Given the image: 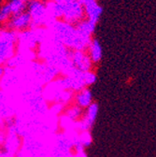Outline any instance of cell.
I'll return each mask as SVG.
<instances>
[{
  "instance_id": "6da1fadb",
  "label": "cell",
  "mask_w": 156,
  "mask_h": 157,
  "mask_svg": "<svg viewBox=\"0 0 156 157\" xmlns=\"http://www.w3.org/2000/svg\"><path fill=\"white\" fill-rule=\"evenodd\" d=\"M82 51H84L87 53L93 65H97L100 62L102 58V49L97 39L92 38L88 46L85 48V50Z\"/></svg>"
},
{
  "instance_id": "7a4b0ae2",
  "label": "cell",
  "mask_w": 156,
  "mask_h": 157,
  "mask_svg": "<svg viewBox=\"0 0 156 157\" xmlns=\"http://www.w3.org/2000/svg\"><path fill=\"white\" fill-rule=\"evenodd\" d=\"M83 5H84V13L87 17V20H89L93 24L96 25L102 13V8L95 2V0L94 1L85 3Z\"/></svg>"
},
{
  "instance_id": "3957f363",
  "label": "cell",
  "mask_w": 156,
  "mask_h": 157,
  "mask_svg": "<svg viewBox=\"0 0 156 157\" xmlns=\"http://www.w3.org/2000/svg\"><path fill=\"white\" fill-rule=\"evenodd\" d=\"M12 136L15 141V145L12 151V157H21L22 152L26 144V137L22 132L18 130H14Z\"/></svg>"
},
{
  "instance_id": "277c9868",
  "label": "cell",
  "mask_w": 156,
  "mask_h": 157,
  "mask_svg": "<svg viewBox=\"0 0 156 157\" xmlns=\"http://www.w3.org/2000/svg\"><path fill=\"white\" fill-rule=\"evenodd\" d=\"M14 129L10 124L7 114L0 116V139L9 141L12 136Z\"/></svg>"
},
{
  "instance_id": "5b68a950",
  "label": "cell",
  "mask_w": 156,
  "mask_h": 157,
  "mask_svg": "<svg viewBox=\"0 0 156 157\" xmlns=\"http://www.w3.org/2000/svg\"><path fill=\"white\" fill-rule=\"evenodd\" d=\"M67 97L64 96H51L45 97L43 99V105L47 110H52L55 108H59L66 100Z\"/></svg>"
},
{
  "instance_id": "8992f818",
  "label": "cell",
  "mask_w": 156,
  "mask_h": 157,
  "mask_svg": "<svg viewBox=\"0 0 156 157\" xmlns=\"http://www.w3.org/2000/svg\"><path fill=\"white\" fill-rule=\"evenodd\" d=\"M31 14L29 13H23V14H16V17L12 21V25L15 28L22 29L25 27L31 21Z\"/></svg>"
},
{
  "instance_id": "52a82bcc",
  "label": "cell",
  "mask_w": 156,
  "mask_h": 157,
  "mask_svg": "<svg viewBox=\"0 0 156 157\" xmlns=\"http://www.w3.org/2000/svg\"><path fill=\"white\" fill-rule=\"evenodd\" d=\"M69 80H70V76L67 73H66L62 70H59V71H56L55 73H53V75L50 78L49 82L50 83H51V82H65Z\"/></svg>"
},
{
  "instance_id": "ba28073f",
  "label": "cell",
  "mask_w": 156,
  "mask_h": 157,
  "mask_svg": "<svg viewBox=\"0 0 156 157\" xmlns=\"http://www.w3.org/2000/svg\"><path fill=\"white\" fill-rule=\"evenodd\" d=\"M56 123H55V127L53 129V134L57 136H62L67 134V126L63 122V119L61 118H56Z\"/></svg>"
},
{
  "instance_id": "9c48e42d",
  "label": "cell",
  "mask_w": 156,
  "mask_h": 157,
  "mask_svg": "<svg viewBox=\"0 0 156 157\" xmlns=\"http://www.w3.org/2000/svg\"><path fill=\"white\" fill-rule=\"evenodd\" d=\"M7 118H8V121H9L10 124L11 125V127L15 130V128L17 127V125L19 124L18 114L16 112H11V113L7 114Z\"/></svg>"
},
{
  "instance_id": "30bf717a",
  "label": "cell",
  "mask_w": 156,
  "mask_h": 157,
  "mask_svg": "<svg viewBox=\"0 0 156 157\" xmlns=\"http://www.w3.org/2000/svg\"><path fill=\"white\" fill-rule=\"evenodd\" d=\"M10 152L9 141L0 139V156H6Z\"/></svg>"
},
{
  "instance_id": "8fae6325",
  "label": "cell",
  "mask_w": 156,
  "mask_h": 157,
  "mask_svg": "<svg viewBox=\"0 0 156 157\" xmlns=\"http://www.w3.org/2000/svg\"><path fill=\"white\" fill-rule=\"evenodd\" d=\"M0 157H5V156H0Z\"/></svg>"
}]
</instances>
